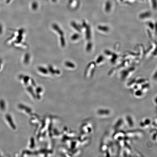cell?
I'll use <instances>...</instances> for the list:
<instances>
[{"label": "cell", "instance_id": "9c48e42d", "mask_svg": "<svg viewBox=\"0 0 157 157\" xmlns=\"http://www.w3.org/2000/svg\"><path fill=\"white\" fill-rule=\"evenodd\" d=\"M126 120L128 126L130 127H133L135 125L134 120L131 116L127 115L126 116Z\"/></svg>", "mask_w": 157, "mask_h": 157}, {"label": "cell", "instance_id": "5b68a950", "mask_svg": "<svg viewBox=\"0 0 157 157\" xmlns=\"http://www.w3.org/2000/svg\"><path fill=\"white\" fill-rule=\"evenodd\" d=\"M82 131L84 134L88 135L91 133L93 131L92 125L91 123H86L84 124L82 126Z\"/></svg>", "mask_w": 157, "mask_h": 157}, {"label": "cell", "instance_id": "52a82bcc", "mask_svg": "<svg viewBox=\"0 0 157 157\" xmlns=\"http://www.w3.org/2000/svg\"><path fill=\"white\" fill-rule=\"evenodd\" d=\"M151 125V120L149 118H145L141 121L140 126L144 129H147Z\"/></svg>", "mask_w": 157, "mask_h": 157}, {"label": "cell", "instance_id": "8fae6325", "mask_svg": "<svg viewBox=\"0 0 157 157\" xmlns=\"http://www.w3.org/2000/svg\"><path fill=\"white\" fill-rule=\"evenodd\" d=\"M136 79L134 78V79H132L131 81H129L127 84V87L128 88H131L133 87L134 85L136 84Z\"/></svg>", "mask_w": 157, "mask_h": 157}, {"label": "cell", "instance_id": "277c9868", "mask_svg": "<svg viewBox=\"0 0 157 157\" xmlns=\"http://www.w3.org/2000/svg\"><path fill=\"white\" fill-rule=\"evenodd\" d=\"M97 113L99 116L101 117H108L110 115L111 111L108 109H99L97 111Z\"/></svg>", "mask_w": 157, "mask_h": 157}, {"label": "cell", "instance_id": "5bb4252c", "mask_svg": "<svg viewBox=\"0 0 157 157\" xmlns=\"http://www.w3.org/2000/svg\"><path fill=\"white\" fill-rule=\"evenodd\" d=\"M65 65H66L67 66L70 67L71 68L75 67V65H74V64L71 63V62H67L66 63H65Z\"/></svg>", "mask_w": 157, "mask_h": 157}, {"label": "cell", "instance_id": "3957f363", "mask_svg": "<svg viewBox=\"0 0 157 157\" xmlns=\"http://www.w3.org/2000/svg\"><path fill=\"white\" fill-rule=\"evenodd\" d=\"M110 140L108 137L106 136L104 137L100 144V150L101 152L104 153L107 150Z\"/></svg>", "mask_w": 157, "mask_h": 157}, {"label": "cell", "instance_id": "7a4b0ae2", "mask_svg": "<svg viewBox=\"0 0 157 157\" xmlns=\"http://www.w3.org/2000/svg\"><path fill=\"white\" fill-rule=\"evenodd\" d=\"M114 140L117 142L126 139V132L123 130H119L115 131L113 136Z\"/></svg>", "mask_w": 157, "mask_h": 157}, {"label": "cell", "instance_id": "9a60e30c", "mask_svg": "<svg viewBox=\"0 0 157 157\" xmlns=\"http://www.w3.org/2000/svg\"><path fill=\"white\" fill-rule=\"evenodd\" d=\"M79 37V35L78 34H75L72 35V39L73 40H75L78 39Z\"/></svg>", "mask_w": 157, "mask_h": 157}, {"label": "cell", "instance_id": "7c38bea8", "mask_svg": "<svg viewBox=\"0 0 157 157\" xmlns=\"http://www.w3.org/2000/svg\"><path fill=\"white\" fill-rule=\"evenodd\" d=\"M98 30L101 31H102L103 32H108L109 30V28L108 27H107L106 26H98Z\"/></svg>", "mask_w": 157, "mask_h": 157}, {"label": "cell", "instance_id": "30bf717a", "mask_svg": "<svg viewBox=\"0 0 157 157\" xmlns=\"http://www.w3.org/2000/svg\"><path fill=\"white\" fill-rule=\"evenodd\" d=\"M133 92L134 95L137 98H140L145 94V93L141 89L137 90Z\"/></svg>", "mask_w": 157, "mask_h": 157}, {"label": "cell", "instance_id": "ba28073f", "mask_svg": "<svg viewBox=\"0 0 157 157\" xmlns=\"http://www.w3.org/2000/svg\"><path fill=\"white\" fill-rule=\"evenodd\" d=\"M123 120L122 118L118 119L113 126V129L115 131L120 130L121 128L123 126Z\"/></svg>", "mask_w": 157, "mask_h": 157}, {"label": "cell", "instance_id": "2e32d148", "mask_svg": "<svg viewBox=\"0 0 157 157\" xmlns=\"http://www.w3.org/2000/svg\"><path fill=\"white\" fill-rule=\"evenodd\" d=\"M92 48V43H88L87 46V50L88 51L91 50Z\"/></svg>", "mask_w": 157, "mask_h": 157}, {"label": "cell", "instance_id": "4fadbf2b", "mask_svg": "<svg viewBox=\"0 0 157 157\" xmlns=\"http://www.w3.org/2000/svg\"><path fill=\"white\" fill-rule=\"evenodd\" d=\"M104 60V57L102 56H100L99 57L98 59L97 60V63H100L102 62Z\"/></svg>", "mask_w": 157, "mask_h": 157}, {"label": "cell", "instance_id": "6da1fadb", "mask_svg": "<svg viewBox=\"0 0 157 157\" xmlns=\"http://www.w3.org/2000/svg\"><path fill=\"white\" fill-rule=\"evenodd\" d=\"M126 138L128 139H140L144 135V132L140 129H132L126 132Z\"/></svg>", "mask_w": 157, "mask_h": 157}, {"label": "cell", "instance_id": "8992f818", "mask_svg": "<svg viewBox=\"0 0 157 157\" xmlns=\"http://www.w3.org/2000/svg\"><path fill=\"white\" fill-rule=\"evenodd\" d=\"M134 70V68H131L128 70L122 71L120 74L121 78L122 80L126 79V78H129L131 75L132 72H133Z\"/></svg>", "mask_w": 157, "mask_h": 157}]
</instances>
